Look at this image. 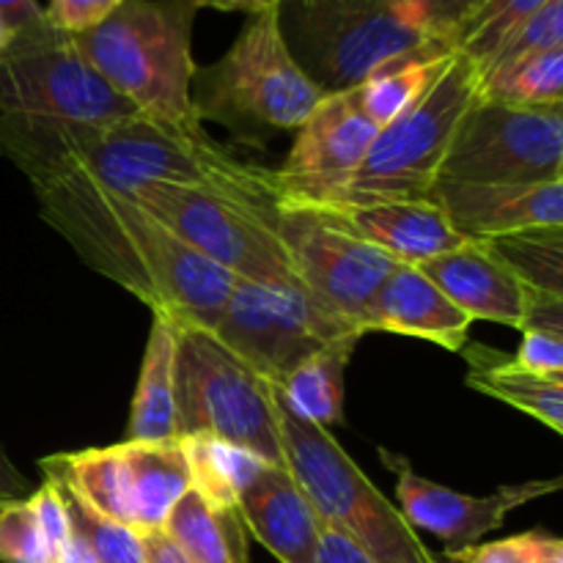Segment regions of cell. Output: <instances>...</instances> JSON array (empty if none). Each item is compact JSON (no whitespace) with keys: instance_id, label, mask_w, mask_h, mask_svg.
<instances>
[{"instance_id":"obj_40","label":"cell","mask_w":563,"mask_h":563,"mask_svg":"<svg viewBox=\"0 0 563 563\" xmlns=\"http://www.w3.org/2000/svg\"><path fill=\"white\" fill-rule=\"evenodd\" d=\"M317 563H374V561L368 559L361 548H355L350 539L341 537L339 531L324 526L322 539H319Z\"/></svg>"},{"instance_id":"obj_45","label":"cell","mask_w":563,"mask_h":563,"mask_svg":"<svg viewBox=\"0 0 563 563\" xmlns=\"http://www.w3.org/2000/svg\"><path fill=\"white\" fill-rule=\"evenodd\" d=\"M350 3V0H280L278 5L284 9H297V11H313V9H328V5H341Z\"/></svg>"},{"instance_id":"obj_2","label":"cell","mask_w":563,"mask_h":563,"mask_svg":"<svg viewBox=\"0 0 563 563\" xmlns=\"http://www.w3.org/2000/svg\"><path fill=\"white\" fill-rule=\"evenodd\" d=\"M0 154L31 181L58 170H82L126 196L152 181H168L207 187L273 212L278 207L275 170L242 163L203 126L185 130L143 113L110 124L0 115Z\"/></svg>"},{"instance_id":"obj_37","label":"cell","mask_w":563,"mask_h":563,"mask_svg":"<svg viewBox=\"0 0 563 563\" xmlns=\"http://www.w3.org/2000/svg\"><path fill=\"white\" fill-rule=\"evenodd\" d=\"M124 0H49L44 5V16L49 25L60 33L77 36L82 31H91L102 20H108Z\"/></svg>"},{"instance_id":"obj_19","label":"cell","mask_w":563,"mask_h":563,"mask_svg":"<svg viewBox=\"0 0 563 563\" xmlns=\"http://www.w3.org/2000/svg\"><path fill=\"white\" fill-rule=\"evenodd\" d=\"M427 278L467 317L522 330L528 289L484 242L465 240L454 251L418 264Z\"/></svg>"},{"instance_id":"obj_39","label":"cell","mask_w":563,"mask_h":563,"mask_svg":"<svg viewBox=\"0 0 563 563\" xmlns=\"http://www.w3.org/2000/svg\"><path fill=\"white\" fill-rule=\"evenodd\" d=\"M407 3L416 9V14L421 16L438 36L449 38L451 44V31H454L456 20H460V0H407Z\"/></svg>"},{"instance_id":"obj_6","label":"cell","mask_w":563,"mask_h":563,"mask_svg":"<svg viewBox=\"0 0 563 563\" xmlns=\"http://www.w3.org/2000/svg\"><path fill=\"white\" fill-rule=\"evenodd\" d=\"M278 416L286 467L324 526L350 539L374 563H443L328 429L297 421L280 405Z\"/></svg>"},{"instance_id":"obj_17","label":"cell","mask_w":563,"mask_h":563,"mask_svg":"<svg viewBox=\"0 0 563 563\" xmlns=\"http://www.w3.org/2000/svg\"><path fill=\"white\" fill-rule=\"evenodd\" d=\"M308 207V203H302ZM399 264H423L465 242L432 198L317 207Z\"/></svg>"},{"instance_id":"obj_23","label":"cell","mask_w":563,"mask_h":563,"mask_svg":"<svg viewBox=\"0 0 563 563\" xmlns=\"http://www.w3.org/2000/svg\"><path fill=\"white\" fill-rule=\"evenodd\" d=\"M126 471H130L132 509H135V531H163L170 509L190 489L185 454L179 440L170 443H130L121 440Z\"/></svg>"},{"instance_id":"obj_25","label":"cell","mask_w":563,"mask_h":563,"mask_svg":"<svg viewBox=\"0 0 563 563\" xmlns=\"http://www.w3.org/2000/svg\"><path fill=\"white\" fill-rule=\"evenodd\" d=\"M42 473H55L88 509L135 531L130 471L121 445L44 456Z\"/></svg>"},{"instance_id":"obj_5","label":"cell","mask_w":563,"mask_h":563,"mask_svg":"<svg viewBox=\"0 0 563 563\" xmlns=\"http://www.w3.org/2000/svg\"><path fill=\"white\" fill-rule=\"evenodd\" d=\"M482 86L478 66L454 49L432 86L377 132L363 163L308 207L429 198L456 126L473 104L482 102Z\"/></svg>"},{"instance_id":"obj_42","label":"cell","mask_w":563,"mask_h":563,"mask_svg":"<svg viewBox=\"0 0 563 563\" xmlns=\"http://www.w3.org/2000/svg\"><path fill=\"white\" fill-rule=\"evenodd\" d=\"M141 544L146 563H192L163 531L141 533Z\"/></svg>"},{"instance_id":"obj_10","label":"cell","mask_w":563,"mask_h":563,"mask_svg":"<svg viewBox=\"0 0 563 563\" xmlns=\"http://www.w3.org/2000/svg\"><path fill=\"white\" fill-rule=\"evenodd\" d=\"M148 214L240 280H297L273 209L192 185L152 181L132 192ZM300 284V280H297Z\"/></svg>"},{"instance_id":"obj_18","label":"cell","mask_w":563,"mask_h":563,"mask_svg":"<svg viewBox=\"0 0 563 563\" xmlns=\"http://www.w3.org/2000/svg\"><path fill=\"white\" fill-rule=\"evenodd\" d=\"M473 319L454 306L416 264H396L363 313V333L432 341L449 352L467 344Z\"/></svg>"},{"instance_id":"obj_48","label":"cell","mask_w":563,"mask_h":563,"mask_svg":"<svg viewBox=\"0 0 563 563\" xmlns=\"http://www.w3.org/2000/svg\"><path fill=\"white\" fill-rule=\"evenodd\" d=\"M366 3H379V0H350V3H341V5H366Z\"/></svg>"},{"instance_id":"obj_27","label":"cell","mask_w":563,"mask_h":563,"mask_svg":"<svg viewBox=\"0 0 563 563\" xmlns=\"http://www.w3.org/2000/svg\"><path fill=\"white\" fill-rule=\"evenodd\" d=\"M179 445L187 462V473H190V489L218 506L236 509L242 493L269 465L253 451L229 443V440L212 438V434H187V438H179Z\"/></svg>"},{"instance_id":"obj_43","label":"cell","mask_w":563,"mask_h":563,"mask_svg":"<svg viewBox=\"0 0 563 563\" xmlns=\"http://www.w3.org/2000/svg\"><path fill=\"white\" fill-rule=\"evenodd\" d=\"M196 9H218V11H242V14H258V11L278 5L280 0H190Z\"/></svg>"},{"instance_id":"obj_28","label":"cell","mask_w":563,"mask_h":563,"mask_svg":"<svg viewBox=\"0 0 563 563\" xmlns=\"http://www.w3.org/2000/svg\"><path fill=\"white\" fill-rule=\"evenodd\" d=\"M451 53L454 49H421V53L405 55V58L379 66L366 80L352 86L357 104L374 121V126L383 130L432 86L434 77L449 64Z\"/></svg>"},{"instance_id":"obj_35","label":"cell","mask_w":563,"mask_h":563,"mask_svg":"<svg viewBox=\"0 0 563 563\" xmlns=\"http://www.w3.org/2000/svg\"><path fill=\"white\" fill-rule=\"evenodd\" d=\"M451 563H563V542L553 533L526 531L498 542L476 544L460 555H451Z\"/></svg>"},{"instance_id":"obj_32","label":"cell","mask_w":563,"mask_h":563,"mask_svg":"<svg viewBox=\"0 0 563 563\" xmlns=\"http://www.w3.org/2000/svg\"><path fill=\"white\" fill-rule=\"evenodd\" d=\"M44 478H49V482L58 487L66 517H69L71 533L86 542V548L91 550L93 559L99 563H146V559H143L141 533L121 526V522H113L108 520V517L97 515L93 509H88V506L71 493L69 484H66L64 478L55 476V473H44Z\"/></svg>"},{"instance_id":"obj_34","label":"cell","mask_w":563,"mask_h":563,"mask_svg":"<svg viewBox=\"0 0 563 563\" xmlns=\"http://www.w3.org/2000/svg\"><path fill=\"white\" fill-rule=\"evenodd\" d=\"M0 563H53V548L31 495L0 506Z\"/></svg>"},{"instance_id":"obj_30","label":"cell","mask_w":563,"mask_h":563,"mask_svg":"<svg viewBox=\"0 0 563 563\" xmlns=\"http://www.w3.org/2000/svg\"><path fill=\"white\" fill-rule=\"evenodd\" d=\"M526 289L563 297V225L484 242Z\"/></svg>"},{"instance_id":"obj_31","label":"cell","mask_w":563,"mask_h":563,"mask_svg":"<svg viewBox=\"0 0 563 563\" xmlns=\"http://www.w3.org/2000/svg\"><path fill=\"white\" fill-rule=\"evenodd\" d=\"M548 0H482L467 11L451 31V47L471 58L482 69L489 55L504 44L531 14H537Z\"/></svg>"},{"instance_id":"obj_13","label":"cell","mask_w":563,"mask_h":563,"mask_svg":"<svg viewBox=\"0 0 563 563\" xmlns=\"http://www.w3.org/2000/svg\"><path fill=\"white\" fill-rule=\"evenodd\" d=\"M275 225L302 289L363 333V313L374 291L399 262L317 207L278 201Z\"/></svg>"},{"instance_id":"obj_46","label":"cell","mask_w":563,"mask_h":563,"mask_svg":"<svg viewBox=\"0 0 563 563\" xmlns=\"http://www.w3.org/2000/svg\"><path fill=\"white\" fill-rule=\"evenodd\" d=\"M11 42H14V36H11V33L5 31L3 22H0V58H3L5 49H9V44H11Z\"/></svg>"},{"instance_id":"obj_21","label":"cell","mask_w":563,"mask_h":563,"mask_svg":"<svg viewBox=\"0 0 563 563\" xmlns=\"http://www.w3.org/2000/svg\"><path fill=\"white\" fill-rule=\"evenodd\" d=\"M181 324L165 313H152L146 352L137 374L130 407L126 438L130 443H170L176 429V352Z\"/></svg>"},{"instance_id":"obj_24","label":"cell","mask_w":563,"mask_h":563,"mask_svg":"<svg viewBox=\"0 0 563 563\" xmlns=\"http://www.w3.org/2000/svg\"><path fill=\"white\" fill-rule=\"evenodd\" d=\"M163 533L192 563H247V528L234 506H218L187 489Z\"/></svg>"},{"instance_id":"obj_41","label":"cell","mask_w":563,"mask_h":563,"mask_svg":"<svg viewBox=\"0 0 563 563\" xmlns=\"http://www.w3.org/2000/svg\"><path fill=\"white\" fill-rule=\"evenodd\" d=\"M33 493V484L16 471L14 462L9 460V454L0 445V506L11 504V500H22Z\"/></svg>"},{"instance_id":"obj_1","label":"cell","mask_w":563,"mask_h":563,"mask_svg":"<svg viewBox=\"0 0 563 563\" xmlns=\"http://www.w3.org/2000/svg\"><path fill=\"white\" fill-rule=\"evenodd\" d=\"M31 185L42 218L88 267L181 328L209 330L218 322L236 278L185 245L135 198L82 170H58Z\"/></svg>"},{"instance_id":"obj_16","label":"cell","mask_w":563,"mask_h":563,"mask_svg":"<svg viewBox=\"0 0 563 563\" xmlns=\"http://www.w3.org/2000/svg\"><path fill=\"white\" fill-rule=\"evenodd\" d=\"M445 220L465 240L489 242L498 236L563 225V179L548 181H456L438 179L432 192Z\"/></svg>"},{"instance_id":"obj_29","label":"cell","mask_w":563,"mask_h":563,"mask_svg":"<svg viewBox=\"0 0 563 563\" xmlns=\"http://www.w3.org/2000/svg\"><path fill=\"white\" fill-rule=\"evenodd\" d=\"M482 99L511 108H563V47L544 49L487 77Z\"/></svg>"},{"instance_id":"obj_20","label":"cell","mask_w":563,"mask_h":563,"mask_svg":"<svg viewBox=\"0 0 563 563\" xmlns=\"http://www.w3.org/2000/svg\"><path fill=\"white\" fill-rule=\"evenodd\" d=\"M247 533L280 563H317L324 522L286 465H267L236 504Z\"/></svg>"},{"instance_id":"obj_36","label":"cell","mask_w":563,"mask_h":563,"mask_svg":"<svg viewBox=\"0 0 563 563\" xmlns=\"http://www.w3.org/2000/svg\"><path fill=\"white\" fill-rule=\"evenodd\" d=\"M520 333L522 341L511 361L533 374L563 379V333L539 328H526Z\"/></svg>"},{"instance_id":"obj_15","label":"cell","mask_w":563,"mask_h":563,"mask_svg":"<svg viewBox=\"0 0 563 563\" xmlns=\"http://www.w3.org/2000/svg\"><path fill=\"white\" fill-rule=\"evenodd\" d=\"M352 88L328 91L297 130L286 163L275 170L278 201L311 203L341 185L377 137Z\"/></svg>"},{"instance_id":"obj_11","label":"cell","mask_w":563,"mask_h":563,"mask_svg":"<svg viewBox=\"0 0 563 563\" xmlns=\"http://www.w3.org/2000/svg\"><path fill=\"white\" fill-rule=\"evenodd\" d=\"M137 110L53 25L14 36L0 58V115L110 124Z\"/></svg>"},{"instance_id":"obj_7","label":"cell","mask_w":563,"mask_h":563,"mask_svg":"<svg viewBox=\"0 0 563 563\" xmlns=\"http://www.w3.org/2000/svg\"><path fill=\"white\" fill-rule=\"evenodd\" d=\"M176 429L179 438L212 434L286 465L275 388L203 328L179 330Z\"/></svg>"},{"instance_id":"obj_4","label":"cell","mask_w":563,"mask_h":563,"mask_svg":"<svg viewBox=\"0 0 563 563\" xmlns=\"http://www.w3.org/2000/svg\"><path fill=\"white\" fill-rule=\"evenodd\" d=\"M324 88L297 64L280 31L278 5L251 14L225 55L196 69V119L218 121L256 143L269 132H297L322 102Z\"/></svg>"},{"instance_id":"obj_3","label":"cell","mask_w":563,"mask_h":563,"mask_svg":"<svg viewBox=\"0 0 563 563\" xmlns=\"http://www.w3.org/2000/svg\"><path fill=\"white\" fill-rule=\"evenodd\" d=\"M190 0H124L108 20L71 36L82 58L137 113L165 124L198 130L192 110V22Z\"/></svg>"},{"instance_id":"obj_47","label":"cell","mask_w":563,"mask_h":563,"mask_svg":"<svg viewBox=\"0 0 563 563\" xmlns=\"http://www.w3.org/2000/svg\"><path fill=\"white\" fill-rule=\"evenodd\" d=\"M478 3H482V0H460V20L467 14V11L476 9ZM460 20H456V22H460Z\"/></svg>"},{"instance_id":"obj_38","label":"cell","mask_w":563,"mask_h":563,"mask_svg":"<svg viewBox=\"0 0 563 563\" xmlns=\"http://www.w3.org/2000/svg\"><path fill=\"white\" fill-rule=\"evenodd\" d=\"M0 22L11 36H20V33L47 25V16H44V5H38L36 0H0Z\"/></svg>"},{"instance_id":"obj_9","label":"cell","mask_w":563,"mask_h":563,"mask_svg":"<svg viewBox=\"0 0 563 563\" xmlns=\"http://www.w3.org/2000/svg\"><path fill=\"white\" fill-rule=\"evenodd\" d=\"M209 333L273 388L313 352L363 339L355 324L328 311L297 280L240 278Z\"/></svg>"},{"instance_id":"obj_26","label":"cell","mask_w":563,"mask_h":563,"mask_svg":"<svg viewBox=\"0 0 563 563\" xmlns=\"http://www.w3.org/2000/svg\"><path fill=\"white\" fill-rule=\"evenodd\" d=\"M355 346L352 341L324 346L297 363L275 388L278 405L311 427L328 429L339 423L344 410V372Z\"/></svg>"},{"instance_id":"obj_33","label":"cell","mask_w":563,"mask_h":563,"mask_svg":"<svg viewBox=\"0 0 563 563\" xmlns=\"http://www.w3.org/2000/svg\"><path fill=\"white\" fill-rule=\"evenodd\" d=\"M563 47V0H548L537 14L528 16L515 33L504 38L498 49L482 66V82L531 55L544 53V49Z\"/></svg>"},{"instance_id":"obj_44","label":"cell","mask_w":563,"mask_h":563,"mask_svg":"<svg viewBox=\"0 0 563 563\" xmlns=\"http://www.w3.org/2000/svg\"><path fill=\"white\" fill-rule=\"evenodd\" d=\"M55 563H99V561L93 559V553L86 548V542H82V539H77L75 533H71L69 544L60 550V555L55 559Z\"/></svg>"},{"instance_id":"obj_22","label":"cell","mask_w":563,"mask_h":563,"mask_svg":"<svg viewBox=\"0 0 563 563\" xmlns=\"http://www.w3.org/2000/svg\"><path fill=\"white\" fill-rule=\"evenodd\" d=\"M460 355L471 366L467 385L476 394L526 412L555 434L563 432V379L520 368L511 357L498 355L484 344H465Z\"/></svg>"},{"instance_id":"obj_8","label":"cell","mask_w":563,"mask_h":563,"mask_svg":"<svg viewBox=\"0 0 563 563\" xmlns=\"http://www.w3.org/2000/svg\"><path fill=\"white\" fill-rule=\"evenodd\" d=\"M280 31L297 64L324 91H344L374 69L421 49H454L407 0L297 11L278 5Z\"/></svg>"},{"instance_id":"obj_12","label":"cell","mask_w":563,"mask_h":563,"mask_svg":"<svg viewBox=\"0 0 563 563\" xmlns=\"http://www.w3.org/2000/svg\"><path fill=\"white\" fill-rule=\"evenodd\" d=\"M438 179H563V108H511L482 99L456 126Z\"/></svg>"},{"instance_id":"obj_14","label":"cell","mask_w":563,"mask_h":563,"mask_svg":"<svg viewBox=\"0 0 563 563\" xmlns=\"http://www.w3.org/2000/svg\"><path fill=\"white\" fill-rule=\"evenodd\" d=\"M379 460L394 473L399 511L412 528L429 531L445 544V559L476 548L487 533L498 531L506 517L520 506L548 498L561 489V478H533V482L506 484L489 495H465L429 482L410 460L396 451L379 449Z\"/></svg>"}]
</instances>
